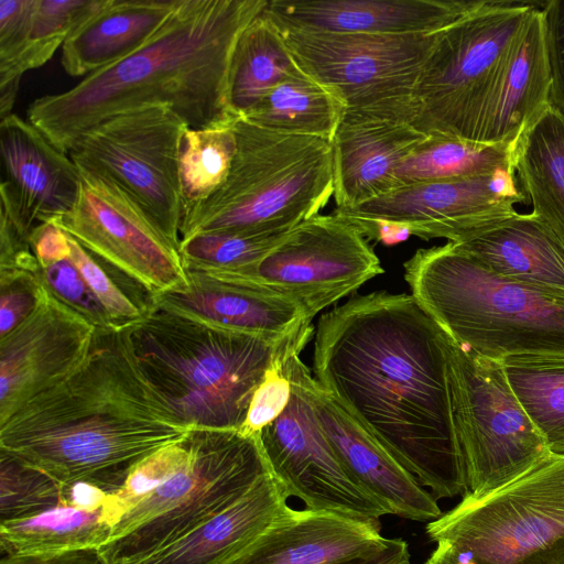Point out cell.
I'll return each mask as SVG.
<instances>
[{"label": "cell", "instance_id": "1", "mask_svg": "<svg viewBox=\"0 0 564 564\" xmlns=\"http://www.w3.org/2000/svg\"><path fill=\"white\" fill-rule=\"evenodd\" d=\"M314 373L436 500L466 492L446 333L412 294L355 296L322 315Z\"/></svg>", "mask_w": 564, "mask_h": 564}, {"label": "cell", "instance_id": "2", "mask_svg": "<svg viewBox=\"0 0 564 564\" xmlns=\"http://www.w3.org/2000/svg\"><path fill=\"white\" fill-rule=\"evenodd\" d=\"M188 427L141 369L130 325L96 327L83 365L0 425V449L59 484L88 480L110 495L131 467Z\"/></svg>", "mask_w": 564, "mask_h": 564}, {"label": "cell", "instance_id": "3", "mask_svg": "<svg viewBox=\"0 0 564 564\" xmlns=\"http://www.w3.org/2000/svg\"><path fill=\"white\" fill-rule=\"evenodd\" d=\"M267 3L180 0L138 51L64 91L35 99L28 120L67 154L90 129L135 108L166 106L195 129L234 120V51L242 30Z\"/></svg>", "mask_w": 564, "mask_h": 564}, {"label": "cell", "instance_id": "4", "mask_svg": "<svg viewBox=\"0 0 564 564\" xmlns=\"http://www.w3.org/2000/svg\"><path fill=\"white\" fill-rule=\"evenodd\" d=\"M312 327L283 339L151 307L130 324L138 362L188 427L240 430L267 372L299 355Z\"/></svg>", "mask_w": 564, "mask_h": 564}, {"label": "cell", "instance_id": "5", "mask_svg": "<svg viewBox=\"0 0 564 564\" xmlns=\"http://www.w3.org/2000/svg\"><path fill=\"white\" fill-rule=\"evenodd\" d=\"M403 267L412 295L456 343L498 360L564 356V293L497 276L452 242Z\"/></svg>", "mask_w": 564, "mask_h": 564}, {"label": "cell", "instance_id": "6", "mask_svg": "<svg viewBox=\"0 0 564 564\" xmlns=\"http://www.w3.org/2000/svg\"><path fill=\"white\" fill-rule=\"evenodd\" d=\"M220 188L182 219L181 241L208 231L288 232L319 214L334 195L330 140L286 134L242 117Z\"/></svg>", "mask_w": 564, "mask_h": 564}, {"label": "cell", "instance_id": "7", "mask_svg": "<svg viewBox=\"0 0 564 564\" xmlns=\"http://www.w3.org/2000/svg\"><path fill=\"white\" fill-rule=\"evenodd\" d=\"M185 463L112 527L107 564H135L241 499L273 473L260 433L191 427Z\"/></svg>", "mask_w": 564, "mask_h": 564}, {"label": "cell", "instance_id": "8", "mask_svg": "<svg viewBox=\"0 0 564 564\" xmlns=\"http://www.w3.org/2000/svg\"><path fill=\"white\" fill-rule=\"evenodd\" d=\"M536 1L479 0L437 33L416 82L414 124L425 134L478 142L494 80Z\"/></svg>", "mask_w": 564, "mask_h": 564}, {"label": "cell", "instance_id": "9", "mask_svg": "<svg viewBox=\"0 0 564 564\" xmlns=\"http://www.w3.org/2000/svg\"><path fill=\"white\" fill-rule=\"evenodd\" d=\"M425 532L435 543L468 551L478 564H564V456L550 454L485 497L464 494Z\"/></svg>", "mask_w": 564, "mask_h": 564}, {"label": "cell", "instance_id": "10", "mask_svg": "<svg viewBox=\"0 0 564 564\" xmlns=\"http://www.w3.org/2000/svg\"><path fill=\"white\" fill-rule=\"evenodd\" d=\"M446 333V332H445ZM454 414L468 494L490 495L534 468L550 453L514 394L502 362L446 334Z\"/></svg>", "mask_w": 564, "mask_h": 564}, {"label": "cell", "instance_id": "11", "mask_svg": "<svg viewBox=\"0 0 564 564\" xmlns=\"http://www.w3.org/2000/svg\"><path fill=\"white\" fill-rule=\"evenodd\" d=\"M187 128L166 106L135 108L94 127L68 152L79 170L100 173L121 186L178 250V156Z\"/></svg>", "mask_w": 564, "mask_h": 564}, {"label": "cell", "instance_id": "12", "mask_svg": "<svg viewBox=\"0 0 564 564\" xmlns=\"http://www.w3.org/2000/svg\"><path fill=\"white\" fill-rule=\"evenodd\" d=\"M275 24L299 66L351 109L413 106L416 82L440 32L389 35Z\"/></svg>", "mask_w": 564, "mask_h": 564}, {"label": "cell", "instance_id": "13", "mask_svg": "<svg viewBox=\"0 0 564 564\" xmlns=\"http://www.w3.org/2000/svg\"><path fill=\"white\" fill-rule=\"evenodd\" d=\"M199 272L275 291L302 302L316 315L383 273V269L368 239L333 213L317 214L301 223L248 268Z\"/></svg>", "mask_w": 564, "mask_h": 564}, {"label": "cell", "instance_id": "14", "mask_svg": "<svg viewBox=\"0 0 564 564\" xmlns=\"http://www.w3.org/2000/svg\"><path fill=\"white\" fill-rule=\"evenodd\" d=\"M74 206L50 224L152 297L188 288L178 248L115 181L79 170Z\"/></svg>", "mask_w": 564, "mask_h": 564}, {"label": "cell", "instance_id": "15", "mask_svg": "<svg viewBox=\"0 0 564 564\" xmlns=\"http://www.w3.org/2000/svg\"><path fill=\"white\" fill-rule=\"evenodd\" d=\"M299 355L284 362L292 394L285 410L260 431L271 469L305 508L379 521L391 508L356 480L338 458L314 412Z\"/></svg>", "mask_w": 564, "mask_h": 564}, {"label": "cell", "instance_id": "16", "mask_svg": "<svg viewBox=\"0 0 564 564\" xmlns=\"http://www.w3.org/2000/svg\"><path fill=\"white\" fill-rule=\"evenodd\" d=\"M516 172L403 185L351 208H335L343 217L377 219L408 226L411 236L457 242L497 225L525 200Z\"/></svg>", "mask_w": 564, "mask_h": 564}, {"label": "cell", "instance_id": "17", "mask_svg": "<svg viewBox=\"0 0 564 564\" xmlns=\"http://www.w3.org/2000/svg\"><path fill=\"white\" fill-rule=\"evenodd\" d=\"M96 326L45 288L34 312L0 337V425L86 360Z\"/></svg>", "mask_w": 564, "mask_h": 564}, {"label": "cell", "instance_id": "18", "mask_svg": "<svg viewBox=\"0 0 564 564\" xmlns=\"http://www.w3.org/2000/svg\"><path fill=\"white\" fill-rule=\"evenodd\" d=\"M414 120L413 106L346 109L330 140L337 208L398 187L397 169L429 137Z\"/></svg>", "mask_w": 564, "mask_h": 564}, {"label": "cell", "instance_id": "19", "mask_svg": "<svg viewBox=\"0 0 564 564\" xmlns=\"http://www.w3.org/2000/svg\"><path fill=\"white\" fill-rule=\"evenodd\" d=\"M0 208L26 234L74 206L80 188L78 167L29 120L15 113L0 119Z\"/></svg>", "mask_w": 564, "mask_h": 564}, {"label": "cell", "instance_id": "20", "mask_svg": "<svg viewBox=\"0 0 564 564\" xmlns=\"http://www.w3.org/2000/svg\"><path fill=\"white\" fill-rule=\"evenodd\" d=\"M380 521L290 506L224 564H341L386 549Z\"/></svg>", "mask_w": 564, "mask_h": 564}, {"label": "cell", "instance_id": "21", "mask_svg": "<svg viewBox=\"0 0 564 564\" xmlns=\"http://www.w3.org/2000/svg\"><path fill=\"white\" fill-rule=\"evenodd\" d=\"M304 382L326 437L356 480L387 503L392 514L419 522L442 516L431 492L319 386L307 367Z\"/></svg>", "mask_w": 564, "mask_h": 564}, {"label": "cell", "instance_id": "22", "mask_svg": "<svg viewBox=\"0 0 564 564\" xmlns=\"http://www.w3.org/2000/svg\"><path fill=\"white\" fill-rule=\"evenodd\" d=\"M186 272L188 288L152 297L151 307L271 339L311 328L315 315L295 299L251 283Z\"/></svg>", "mask_w": 564, "mask_h": 564}, {"label": "cell", "instance_id": "23", "mask_svg": "<svg viewBox=\"0 0 564 564\" xmlns=\"http://www.w3.org/2000/svg\"><path fill=\"white\" fill-rule=\"evenodd\" d=\"M479 0H269L278 24L316 31L389 35L436 33Z\"/></svg>", "mask_w": 564, "mask_h": 564}, {"label": "cell", "instance_id": "24", "mask_svg": "<svg viewBox=\"0 0 564 564\" xmlns=\"http://www.w3.org/2000/svg\"><path fill=\"white\" fill-rule=\"evenodd\" d=\"M544 2L532 12L494 80L478 142H516L550 105L552 85Z\"/></svg>", "mask_w": 564, "mask_h": 564}, {"label": "cell", "instance_id": "25", "mask_svg": "<svg viewBox=\"0 0 564 564\" xmlns=\"http://www.w3.org/2000/svg\"><path fill=\"white\" fill-rule=\"evenodd\" d=\"M452 243L497 276L564 293V246L533 213Z\"/></svg>", "mask_w": 564, "mask_h": 564}, {"label": "cell", "instance_id": "26", "mask_svg": "<svg viewBox=\"0 0 564 564\" xmlns=\"http://www.w3.org/2000/svg\"><path fill=\"white\" fill-rule=\"evenodd\" d=\"M289 498L271 473L232 506L135 564H224L289 507Z\"/></svg>", "mask_w": 564, "mask_h": 564}, {"label": "cell", "instance_id": "27", "mask_svg": "<svg viewBox=\"0 0 564 564\" xmlns=\"http://www.w3.org/2000/svg\"><path fill=\"white\" fill-rule=\"evenodd\" d=\"M178 3L180 0H108L64 43V70L85 77L131 55L153 36Z\"/></svg>", "mask_w": 564, "mask_h": 564}, {"label": "cell", "instance_id": "28", "mask_svg": "<svg viewBox=\"0 0 564 564\" xmlns=\"http://www.w3.org/2000/svg\"><path fill=\"white\" fill-rule=\"evenodd\" d=\"M513 167L532 213L564 246V118L551 105L519 138Z\"/></svg>", "mask_w": 564, "mask_h": 564}, {"label": "cell", "instance_id": "29", "mask_svg": "<svg viewBox=\"0 0 564 564\" xmlns=\"http://www.w3.org/2000/svg\"><path fill=\"white\" fill-rule=\"evenodd\" d=\"M346 109L333 89L302 70L240 117L271 131L332 140Z\"/></svg>", "mask_w": 564, "mask_h": 564}, {"label": "cell", "instance_id": "30", "mask_svg": "<svg viewBox=\"0 0 564 564\" xmlns=\"http://www.w3.org/2000/svg\"><path fill=\"white\" fill-rule=\"evenodd\" d=\"M302 70L279 28L263 10L236 43L230 69L232 110L238 116L245 113L275 86Z\"/></svg>", "mask_w": 564, "mask_h": 564}, {"label": "cell", "instance_id": "31", "mask_svg": "<svg viewBox=\"0 0 564 564\" xmlns=\"http://www.w3.org/2000/svg\"><path fill=\"white\" fill-rule=\"evenodd\" d=\"M517 142L484 143L429 134L397 169L398 187L431 181L516 172Z\"/></svg>", "mask_w": 564, "mask_h": 564}, {"label": "cell", "instance_id": "32", "mask_svg": "<svg viewBox=\"0 0 564 564\" xmlns=\"http://www.w3.org/2000/svg\"><path fill=\"white\" fill-rule=\"evenodd\" d=\"M112 527L98 510L59 505L37 516L0 523L2 555L99 549Z\"/></svg>", "mask_w": 564, "mask_h": 564}, {"label": "cell", "instance_id": "33", "mask_svg": "<svg viewBox=\"0 0 564 564\" xmlns=\"http://www.w3.org/2000/svg\"><path fill=\"white\" fill-rule=\"evenodd\" d=\"M500 361L549 453L564 456V356H514Z\"/></svg>", "mask_w": 564, "mask_h": 564}, {"label": "cell", "instance_id": "34", "mask_svg": "<svg viewBox=\"0 0 564 564\" xmlns=\"http://www.w3.org/2000/svg\"><path fill=\"white\" fill-rule=\"evenodd\" d=\"M236 119L185 130L178 156L183 216L225 183L236 153Z\"/></svg>", "mask_w": 564, "mask_h": 564}, {"label": "cell", "instance_id": "35", "mask_svg": "<svg viewBox=\"0 0 564 564\" xmlns=\"http://www.w3.org/2000/svg\"><path fill=\"white\" fill-rule=\"evenodd\" d=\"M108 0H36L23 50L0 85L21 82L22 75L47 63L68 37L101 11Z\"/></svg>", "mask_w": 564, "mask_h": 564}, {"label": "cell", "instance_id": "36", "mask_svg": "<svg viewBox=\"0 0 564 564\" xmlns=\"http://www.w3.org/2000/svg\"><path fill=\"white\" fill-rule=\"evenodd\" d=\"M290 231L279 234L200 232L181 241L180 254L186 270L237 272L258 262Z\"/></svg>", "mask_w": 564, "mask_h": 564}, {"label": "cell", "instance_id": "37", "mask_svg": "<svg viewBox=\"0 0 564 564\" xmlns=\"http://www.w3.org/2000/svg\"><path fill=\"white\" fill-rule=\"evenodd\" d=\"M62 503V484L0 449V523L34 517Z\"/></svg>", "mask_w": 564, "mask_h": 564}, {"label": "cell", "instance_id": "38", "mask_svg": "<svg viewBox=\"0 0 564 564\" xmlns=\"http://www.w3.org/2000/svg\"><path fill=\"white\" fill-rule=\"evenodd\" d=\"M188 455L189 443L186 434L183 440L164 446L134 464L121 488L110 495L104 506L105 517L111 527L167 480L185 463Z\"/></svg>", "mask_w": 564, "mask_h": 564}, {"label": "cell", "instance_id": "39", "mask_svg": "<svg viewBox=\"0 0 564 564\" xmlns=\"http://www.w3.org/2000/svg\"><path fill=\"white\" fill-rule=\"evenodd\" d=\"M67 238L72 261L115 324L130 325L149 313L150 308L126 293L94 254L69 235Z\"/></svg>", "mask_w": 564, "mask_h": 564}, {"label": "cell", "instance_id": "40", "mask_svg": "<svg viewBox=\"0 0 564 564\" xmlns=\"http://www.w3.org/2000/svg\"><path fill=\"white\" fill-rule=\"evenodd\" d=\"M40 267L44 286L56 299L86 317L96 327L117 325L87 285L70 256Z\"/></svg>", "mask_w": 564, "mask_h": 564}, {"label": "cell", "instance_id": "41", "mask_svg": "<svg viewBox=\"0 0 564 564\" xmlns=\"http://www.w3.org/2000/svg\"><path fill=\"white\" fill-rule=\"evenodd\" d=\"M44 290L40 271H0V337L34 312Z\"/></svg>", "mask_w": 564, "mask_h": 564}, {"label": "cell", "instance_id": "42", "mask_svg": "<svg viewBox=\"0 0 564 564\" xmlns=\"http://www.w3.org/2000/svg\"><path fill=\"white\" fill-rule=\"evenodd\" d=\"M284 362L273 366L256 390L247 419L240 429L242 432L260 433L285 410L292 394V386L284 370Z\"/></svg>", "mask_w": 564, "mask_h": 564}, {"label": "cell", "instance_id": "43", "mask_svg": "<svg viewBox=\"0 0 564 564\" xmlns=\"http://www.w3.org/2000/svg\"><path fill=\"white\" fill-rule=\"evenodd\" d=\"M36 0H0V77L15 65L30 30Z\"/></svg>", "mask_w": 564, "mask_h": 564}, {"label": "cell", "instance_id": "44", "mask_svg": "<svg viewBox=\"0 0 564 564\" xmlns=\"http://www.w3.org/2000/svg\"><path fill=\"white\" fill-rule=\"evenodd\" d=\"M543 10L552 74L550 105L564 118V0L545 1Z\"/></svg>", "mask_w": 564, "mask_h": 564}, {"label": "cell", "instance_id": "45", "mask_svg": "<svg viewBox=\"0 0 564 564\" xmlns=\"http://www.w3.org/2000/svg\"><path fill=\"white\" fill-rule=\"evenodd\" d=\"M30 245L40 264L70 256L67 235L50 223L39 224L30 235Z\"/></svg>", "mask_w": 564, "mask_h": 564}, {"label": "cell", "instance_id": "46", "mask_svg": "<svg viewBox=\"0 0 564 564\" xmlns=\"http://www.w3.org/2000/svg\"><path fill=\"white\" fill-rule=\"evenodd\" d=\"M0 564H107L98 549L2 555Z\"/></svg>", "mask_w": 564, "mask_h": 564}, {"label": "cell", "instance_id": "47", "mask_svg": "<svg viewBox=\"0 0 564 564\" xmlns=\"http://www.w3.org/2000/svg\"><path fill=\"white\" fill-rule=\"evenodd\" d=\"M110 494L100 485L88 480H76L62 485L63 503L84 510L102 508Z\"/></svg>", "mask_w": 564, "mask_h": 564}, {"label": "cell", "instance_id": "48", "mask_svg": "<svg viewBox=\"0 0 564 564\" xmlns=\"http://www.w3.org/2000/svg\"><path fill=\"white\" fill-rule=\"evenodd\" d=\"M343 218L351 223L367 239H373L384 245H394L411 236L409 227L404 225L377 219Z\"/></svg>", "mask_w": 564, "mask_h": 564}, {"label": "cell", "instance_id": "49", "mask_svg": "<svg viewBox=\"0 0 564 564\" xmlns=\"http://www.w3.org/2000/svg\"><path fill=\"white\" fill-rule=\"evenodd\" d=\"M411 554L406 541L392 538L389 545L373 555L341 564H410Z\"/></svg>", "mask_w": 564, "mask_h": 564}, {"label": "cell", "instance_id": "50", "mask_svg": "<svg viewBox=\"0 0 564 564\" xmlns=\"http://www.w3.org/2000/svg\"><path fill=\"white\" fill-rule=\"evenodd\" d=\"M424 564H478L466 550L449 541H438Z\"/></svg>", "mask_w": 564, "mask_h": 564}]
</instances>
